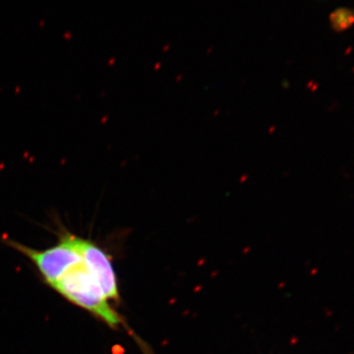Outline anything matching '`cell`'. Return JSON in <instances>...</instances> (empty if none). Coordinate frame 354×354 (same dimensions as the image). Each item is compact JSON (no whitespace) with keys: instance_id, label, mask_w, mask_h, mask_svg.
I'll return each instance as SVG.
<instances>
[{"instance_id":"cell-2","label":"cell","mask_w":354,"mask_h":354,"mask_svg":"<svg viewBox=\"0 0 354 354\" xmlns=\"http://www.w3.org/2000/svg\"><path fill=\"white\" fill-rule=\"evenodd\" d=\"M8 243L31 259L50 286L55 285L67 272L82 263V256L77 245V235L65 230H62L57 245L46 250H36L12 241H9Z\"/></svg>"},{"instance_id":"cell-1","label":"cell","mask_w":354,"mask_h":354,"mask_svg":"<svg viewBox=\"0 0 354 354\" xmlns=\"http://www.w3.org/2000/svg\"><path fill=\"white\" fill-rule=\"evenodd\" d=\"M51 286L72 304L99 317L109 327L115 328L120 325V316L111 308L108 298L104 297L101 288L82 263L67 272Z\"/></svg>"},{"instance_id":"cell-3","label":"cell","mask_w":354,"mask_h":354,"mask_svg":"<svg viewBox=\"0 0 354 354\" xmlns=\"http://www.w3.org/2000/svg\"><path fill=\"white\" fill-rule=\"evenodd\" d=\"M77 245L82 256V264L106 298L118 299V288L115 272L108 254L88 239L77 235Z\"/></svg>"}]
</instances>
